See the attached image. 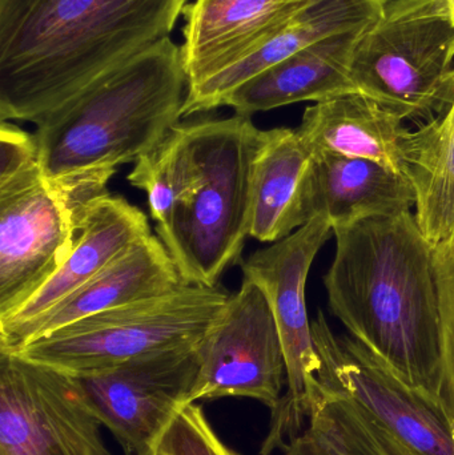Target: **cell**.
Instances as JSON below:
<instances>
[{
    "label": "cell",
    "mask_w": 454,
    "mask_h": 455,
    "mask_svg": "<svg viewBox=\"0 0 454 455\" xmlns=\"http://www.w3.org/2000/svg\"><path fill=\"white\" fill-rule=\"evenodd\" d=\"M333 233L335 259L324 275L333 315L442 413V302L434 245L410 211Z\"/></svg>",
    "instance_id": "obj_1"
},
{
    "label": "cell",
    "mask_w": 454,
    "mask_h": 455,
    "mask_svg": "<svg viewBox=\"0 0 454 455\" xmlns=\"http://www.w3.org/2000/svg\"><path fill=\"white\" fill-rule=\"evenodd\" d=\"M260 132L236 114L179 123L128 175L146 192L157 237L186 283L213 288L243 262Z\"/></svg>",
    "instance_id": "obj_2"
},
{
    "label": "cell",
    "mask_w": 454,
    "mask_h": 455,
    "mask_svg": "<svg viewBox=\"0 0 454 455\" xmlns=\"http://www.w3.org/2000/svg\"><path fill=\"white\" fill-rule=\"evenodd\" d=\"M188 0H0V122H31L171 36Z\"/></svg>",
    "instance_id": "obj_3"
},
{
    "label": "cell",
    "mask_w": 454,
    "mask_h": 455,
    "mask_svg": "<svg viewBox=\"0 0 454 455\" xmlns=\"http://www.w3.org/2000/svg\"><path fill=\"white\" fill-rule=\"evenodd\" d=\"M186 93L181 45L168 36L36 123L43 178L74 219L109 194L117 167L160 146L183 117Z\"/></svg>",
    "instance_id": "obj_4"
},
{
    "label": "cell",
    "mask_w": 454,
    "mask_h": 455,
    "mask_svg": "<svg viewBox=\"0 0 454 455\" xmlns=\"http://www.w3.org/2000/svg\"><path fill=\"white\" fill-rule=\"evenodd\" d=\"M454 24L447 0H388L352 59L357 92L413 122H431L454 96Z\"/></svg>",
    "instance_id": "obj_5"
},
{
    "label": "cell",
    "mask_w": 454,
    "mask_h": 455,
    "mask_svg": "<svg viewBox=\"0 0 454 455\" xmlns=\"http://www.w3.org/2000/svg\"><path fill=\"white\" fill-rule=\"evenodd\" d=\"M228 299L219 285L184 283L69 323L13 355L71 376L107 371L152 353L199 345Z\"/></svg>",
    "instance_id": "obj_6"
},
{
    "label": "cell",
    "mask_w": 454,
    "mask_h": 455,
    "mask_svg": "<svg viewBox=\"0 0 454 455\" xmlns=\"http://www.w3.org/2000/svg\"><path fill=\"white\" fill-rule=\"evenodd\" d=\"M332 227L316 216L292 235L253 251L242 262L245 280L268 301L279 329L287 366L288 390L272 409L261 455H271L306 427L319 395L322 360L315 347L307 310L306 286L315 257L332 235Z\"/></svg>",
    "instance_id": "obj_7"
},
{
    "label": "cell",
    "mask_w": 454,
    "mask_h": 455,
    "mask_svg": "<svg viewBox=\"0 0 454 455\" xmlns=\"http://www.w3.org/2000/svg\"><path fill=\"white\" fill-rule=\"evenodd\" d=\"M74 376L0 353V455H111Z\"/></svg>",
    "instance_id": "obj_8"
},
{
    "label": "cell",
    "mask_w": 454,
    "mask_h": 455,
    "mask_svg": "<svg viewBox=\"0 0 454 455\" xmlns=\"http://www.w3.org/2000/svg\"><path fill=\"white\" fill-rule=\"evenodd\" d=\"M199 371L188 403L247 397L269 409L287 382L284 350L263 291L243 278L204 339L197 345Z\"/></svg>",
    "instance_id": "obj_9"
},
{
    "label": "cell",
    "mask_w": 454,
    "mask_h": 455,
    "mask_svg": "<svg viewBox=\"0 0 454 455\" xmlns=\"http://www.w3.org/2000/svg\"><path fill=\"white\" fill-rule=\"evenodd\" d=\"M197 371V345H189L74 379L96 419L125 454L154 455L173 414L188 403Z\"/></svg>",
    "instance_id": "obj_10"
},
{
    "label": "cell",
    "mask_w": 454,
    "mask_h": 455,
    "mask_svg": "<svg viewBox=\"0 0 454 455\" xmlns=\"http://www.w3.org/2000/svg\"><path fill=\"white\" fill-rule=\"evenodd\" d=\"M317 373L327 393L356 401L384 427L424 455H454L447 419L354 337L333 334L322 312L312 321Z\"/></svg>",
    "instance_id": "obj_11"
},
{
    "label": "cell",
    "mask_w": 454,
    "mask_h": 455,
    "mask_svg": "<svg viewBox=\"0 0 454 455\" xmlns=\"http://www.w3.org/2000/svg\"><path fill=\"white\" fill-rule=\"evenodd\" d=\"M75 229L74 216L43 175L0 189V320L60 269Z\"/></svg>",
    "instance_id": "obj_12"
},
{
    "label": "cell",
    "mask_w": 454,
    "mask_h": 455,
    "mask_svg": "<svg viewBox=\"0 0 454 455\" xmlns=\"http://www.w3.org/2000/svg\"><path fill=\"white\" fill-rule=\"evenodd\" d=\"M151 235L146 213L124 197L108 194L91 203L77 216L74 245L60 269L15 313L0 320V349L128 248Z\"/></svg>",
    "instance_id": "obj_13"
},
{
    "label": "cell",
    "mask_w": 454,
    "mask_h": 455,
    "mask_svg": "<svg viewBox=\"0 0 454 455\" xmlns=\"http://www.w3.org/2000/svg\"><path fill=\"white\" fill-rule=\"evenodd\" d=\"M309 0H195L184 8L187 88L234 66L271 39Z\"/></svg>",
    "instance_id": "obj_14"
},
{
    "label": "cell",
    "mask_w": 454,
    "mask_h": 455,
    "mask_svg": "<svg viewBox=\"0 0 454 455\" xmlns=\"http://www.w3.org/2000/svg\"><path fill=\"white\" fill-rule=\"evenodd\" d=\"M388 0H309L258 50L204 82L187 88L183 117L212 111L240 85L299 51L346 32L372 26Z\"/></svg>",
    "instance_id": "obj_15"
},
{
    "label": "cell",
    "mask_w": 454,
    "mask_h": 455,
    "mask_svg": "<svg viewBox=\"0 0 454 455\" xmlns=\"http://www.w3.org/2000/svg\"><path fill=\"white\" fill-rule=\"evenodd\" d=\"M186 283L157 235L128 248L99 275L24 328L0 353L20 350L63 326L115 307L168 293Z\"/></svg>",
    "instance_id": "obj_16"
},
{
    "label": "cell",
    "mask_w": 454,
    "mask_h": 455,
    "mask_svg": "<svg viewBox=\"0 0 454 455\" xmlns=\"http://www.w3.org/2000/svg\"><path fill=\"white\" fill-rule=\"evenodd\" d=\"M416 207L410 179L380 163L340 155L312 157L307 188L309 220L320 216L336 230Z\"/></svg>",
    "instance_id": "obj_17"
},
{
    "label": "cell",
    "mask_w": 454,
    "mask_h": 455,
    "mask_svg": "<svg viewBox=\"0 0 454 455\" xmlns=\"http://www.w3.org/2000/svg\"><path fill=\"white\" fill-rule=\"evenodd\" d=\"M365 29L335 35L299 51L240 85L224 100L223 107H231L240 116L252 117L259 112L301 101L320 103L359 93L351 77V66Z\"/></svg>",
    "instance_id": "obj_18"
},
{
    "label": "cell",
    "mask_w": 454,
    "mask_h": 455,
    "mask_svg": "<svg viewBox=\"0 0 454 455\" xmlns=\"http://www.w3.org/2000/svg\"><path fill=\"white\" fill-rule=\"evenodd\" d=\"M296 132L312 157H360L407 176L405 146L410 131L402 117L362 93H346L308 107Z\"/></svg>",
    "instance_id": "obj_19"
},
{
    "label": "cell",
    "mask_w": 454,
    "mask_h": 455,
    "mask_svg": "<svg viewBox=\"0 0 454 455\" xmlns=\"http://www.w3.org/2000/svg\"><path fill=\"white\" fill-rule=\"evenodd\" d=\"M312 155L292 128L261 130L252 164L250 237L276 243L308 223Z\"/></svg>",
    "instance_id": "obj_20"
},
{
    "label": "cell",
    "mask_w": 454,
    "mask_h": 455,
    "mask_svg": "<svg viewBox=\"0 0 454 455\" xmlns=\"http://www.w3.org/2000/svg\"><path fill=\"white\" fill-rule=\"evenodd\" d=\"M405 173L416 194V220L434 246L454 241V96L448 108L405 146Z\"/></svg>",
    "instance_id": "obj_21"
},
{
    "label": "cell",
    "mask_w": 454,
    "mask_h": 455,
    "mask_svg": "<svg viewBox=\"0 0 454 455\" xmlns=\"http://www.w3.org/2000/svg\"><path fill=\"white\" fill-rule=\"evenodd\" d=\"M284 455H424L402 443L356 401L320 387L306 427Z\"/></svg>",
    "instance_id": "obj_22"
},
{
    "label": "cell",
    "mask_w": 454,
    "mask_h": 455,
    "mask_svg": "<svg viewBox=\"0 0 454 455\" xmlns=\"http://www.w3.org/2000/svg\"><path fill=\"white\" fill-rule=\"evenodd\" d=\"M159 455H239L226 445L196 403H183L155 445Z\"/></svg>",
    "instance_id": "obj_23"
},
{
    "label": "cell",
    "mask_w": 454,
    "mask_h": 455,
    "mask_svg": "<svg viewBox=\"0 0 454 455\" xmlns=\"http://www.w3.org/2000/svg\"><path fill=\"white\" fill-rule=\"evenodd\" d=\"M434 248L442 302V413L454 435V241Z\"/></svg>",
    "instance_id": "obj_24"
},
{
    "label": "cell",
    "mask_w": 454,
    "mask_h": 455,
    "mask_svg": "<svg viewBox=\"0 0 454 455\" xmlns=\"http://www.w3.org/2000/svg\"><path fill=\"white\" fill-rule=\"evenodd\" d=\"M43 175L34 133L10 122L0 125V188Z\"/></svg>",
    "instance_id": "obj_25"
},
{
    "label": "cell",
    "mask_w": 454,
    "mask_h": 455,
    "mask_svg": "<svg viewBox=\"0 0 454 455\" xmlns=\"http://www.w3.org/2000/svg\"><path fill=\"white\" fill-rule=\"evenodd\" d=\"M448 7H450V18H452L454 24V0H447Z\"/></svg>",
    "instance_id": "obj_26"
},
{
    "label": "cell",
    "mask_w": 454,
    "mask_h": 455,
    "mask_svg": "<svg viewBox=\"0 0 454 455\" xmlns=\"http://www.w3.org/2000/svg\"><path fill=\"white\" fill-rule=\"evenodd\" d=\"M154 455H159V454L154 453Z\"/></svg>",
    "instance_id": "obj_27"
}]
</instances>
